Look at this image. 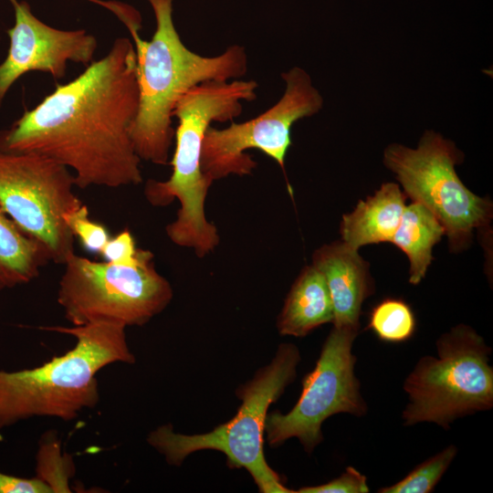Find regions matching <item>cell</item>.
<instances>
[{"label": "cell", "instance_id": "obj_1", "mask_svg": "<svg viewBox=\"0 0 493 493\" xmlns=\"http://www.w3.org/2000/svg\"><path fill=\"white\" fill-rule=\"evenodd\" d=\"M139 109L137 58L128 37L0 131V149L45 155L68 168L80 189L142 182L131 139Z\"/></svg>", "mask_w": 493, "mask_h": 493}, {"label": "cell", "instance_id": "obj_2", "mask_svg": "<svg viewBox=\"0 0 493 493\" xmlns=\"http://www.w3.org/2000/svg\"><path fill=\"white\" fill-rule=\"evenodd\" d=\"M147 1L156 21L149 41L139 35L141 16L123 21L134 41L137 58L139 109L131 139L141 160L165 165L174 139L173 112L180 98L205 81L243 78L247 72L248 59L246 48L239 45L229 46L212 57L193 52L175 28L173 0Z\"/></svg>", "mask_w": 493, "mask_h": 493}, {"label": "cell", "instance_id": "obj_3", "mask_svg": "<svg viewBox=\"0 0 493 493\" xmlns=\"http://www.w3.org/2000/svg\"><path fill=\"white\" fill-rule=\"evenodd\" d=\"M258 84L253 79L210 80L187 90L177 101L173 116L178 120L172 174L165 181L149 180L144 194L152 205L164 206L177 200L175 219L166 235L175 245L194 250L199 257L219 245L216 226L205 215V198L214 183L202 171L205 133L213 121H233L241 115L244 101L257 99Z\"/></svg>", "mask_w": 493, "mask_h": 493}, {"label": "cell", "instance_id": "obj_4", "mask_svg": "<svg viewBox=\"0 0 493 493\" xmlns=\"http://www.w3.org/2000/svg\"><path fill=\"white\" fill-rule=\"evenodd\" d=\"M73 336L75 346L32 369L0 370V431L36 416L71 421L100 401L96 374L105 366L134 363L125 327L112 323L43 328Z\"/></svg>", "mask_w": 493, "mask_h": 493}, {"label": "cell", "instance_id": "obj_5", "mask_svg": "<svg viewBox=\"0 0 493 493\" xmlns=\"http://www.w3.org/2000/svg\"><path fill=\"white\" fill-rule=\"evenodd\" d=\"M299 361L296 345L281 343L272 361L237 388L236 395L242 402L229 421L195 435L175 433L172 425H163L150 432L147 442L173 466H180L189 455L200 450L219 451L230 468H245L260 492H295L267 463L264 434L268 407L294 381Z\"/></svg>", "mask_w": 493, "mask_h": 493}, {"label": "cell", "instance_id": "obj_6", "mask_svg": "<svg viewBox=\"0 0 493 493\" xmlns=\"http://www.w3.org/2000/svg\"><path fill=\"white\" fill-rule=\"evenodd\" d=\"M437 356L420 358L404 390V425L434 423L448 429L455 420L493 407L491 349L473 328L458 324L436 341Z\"/></svg>", "mask_w": 493, "mask_h": 493}, {"label": "cell", "instance_id": "obj_7", "mask_svg": "<svg viewBox=\"0 0 493 493\" xmlns=\"http://www.w3.org/2000/svg\"><path fill=\"white\" fill-rule=\"evenodd\" d=\"M58 282V302L72 326L112 323L142 326L171 302L169 281L147 251L134 266L98 262L71 253Z\"/></svg>", "mask_w": 493, "mask_h": 493}, {"label": "cell", "instance_id": "obj_8", "mask_svg": "<svg viewBox=\"0 0 493 493\" xmlns=\"http://www.w3.org/2000/svg\"><path fill=\"white\" fill-rule=\"evenodd\" d=\"M462 160L455 144L426 131L416 149L393 143L384 151V164L406 196L429 209L447 236L451 251L467 248L475 229L488 226L492 203L473 194L460 180L456 165Z\"/></svg>", "mask_w": 493, "mask_h": 493}, {"label": "cell", "instance_id": "obj_9", "mask_svg": "<svg viewBox=\"0 0 493 493\" xmlns=\"http://www.w3.org/2000/svg\"><path fill=\"white\" fill-rule=\"evenodd\" d=\"M75 186L65 165L37 152L0 149V206L58 264L75 252V238L63 218L83 204Z\"/></svg>", "mask_w": 493, "mask_h": 493}, {"label": "cell", "instance_id": "obj_10", "mask_svg": "<svg viewBox=\"0 0 493 493\" xmlns=\"http://www.w3.org/2000/svg\"><path fill=\"white\" fill-rule=\"evenodd\" d=\"M286 83L282 97L258 116L231 123L223 129L209 126L205 133L201 168L213 182L229 175L251 174L257 163L246 152L261 151L285 172V159L291 146V128L299 120L322 108L323 99L309 75L295 67L282 73Z\"/></svg>", "mask_w": 493, "mask_h": 493}, {"label": "cell", "instance_id": "obj_11", "mask_svg": "<svg viewBox=\"0 0 493 493\" xmlns=\"http://www.w3.org/2000/svg\"><path fill=\"white\" fill-rule=\"evenodd\" d=\"M359 330L334 327L326 338L314 369L302 380L299 400L287 414H267L265 434L268 445L278 447L296 437L310 454L321 443V425L340 413L363 416L367 404L354 373L352 344Z\"/></svg>", "mask_w": 493, "mask_h": 493}, {"label": "cell", "instance_id": "obj_12", "mask_svg": "<svg viewBox=\"0 0 493 493\" xmlns=\"http://www.w3.org/2000/svg\"><path fill=\"white\" fill-rule=\"evenodd\" d=\"M10 2L15 24L7 30L9 48L0 64V108L9 89L25 73L42 71L62 79L69 61L88 67L98 46L96 37L86 30L52 27L32 13L26 1Z\"/></svg>", "mask_w": 493, "mask_h": 493}, {"label": "cell", "instance_id": "obj_13", "mask_svg": "<svg viewBox=\"0 0 493 493\" xmlns=\"http://www.w3.org/2000/svg\"><path fill=\"white\" fill-rule=\"evenodd\" d=\"M312 266L323 275L333 306V326L360 329L363 301L374 292L369 264L342 240L319 247Z\"/></svg>", "mask_w": 493, "mask_h": 493}, {"label": "cell", "instance_id": "obj_14", "mask_svg": "<svg viewBox=\"0 0 493 493\" xmlns=\"http://www.w3.org/2000/svg\"><path fill=\"white\" fill-rule=\"evenodd\" d=\"M406 194L394 183H384L365 200H360L353 211L342 215L341 240L358 250L360 247L391 242L406 206Z\"/></svg>", "mask_w": 493, "mask_h": 493}, {"label": "cell", "instance_id": "obj_15", "mask_svg": "<svg viewBox=\"0 0 493 493\" xmlns=\"http://www.w3.org/2000/svg\"><path fill=\"white\" fill-rule=\"evenodd\" d=\"M333 321V306L326 280L315 267H304L292 284L277 320L281 335L304 337Z\"/></svg>", "mask_w": 493, "mask_h": 493}, {"label": "cell", "instance_id": "obj_16", "mask_svg": "<svg viewBox=\"0 0 493 493\" xmlns=\"http://www.w3.org/2000/svg\"><path fill=\"white\" fill-rule=\"evenodd\" d=\"M50 260L47 248L25 233L0 206V291L31 282Z\"/></svg>", "mask_w": 493, "mask_h": 493}, {"label": "cell", "instance_id": "obj_17", "mask_svg": "<svg viewBox=\"0 0 493 493\" xmlns=\"http://www.w3.org/2000/svg\"><path fill=\"white\" fill-rule=\"evenodd\" d=\"M444 235L443 226L429 209L417 202L406 205L391 242L408 257L409 283L417 285L425 278L433 247Z\"/></svg>", "mask_w": 493, "mask_h": 493}, {"label": "cell", "instance_id": "obj_18", "mask_svg": "<svg viewBox=\"0 0 493 493\" xmlns=\"http://www.w3.org/2000/svg\"><path fill=\"white\" fill-rule=\"evenodd\" d=\"M368 329L383 341L400 343L414 335L416 320L412 308L404 299L386 298L372 309Z\"/></svg>", "mask_w": 493, "mask_h": 493}, {"label": "cell", "instance_id": "obj_19", "mask_svg": "<svg viewBox=\"0 0 493 493\" xmlns=\"http://www.w3.org/2000/svg\"><path fill=\"white\" fill-rule=\"evenodd\" d=\"M457 453L455 445H450L439 453L416 466L397 483L382 488L380 493H429L439 482Z\"/></svg>", "mask_w": 493, "mask_h": 493}, {"label": "cell", "instance_id": "obj_20", "mask_svg": "<svg viewBox=\"0 0 493 493\" xmlns=\"http://www.w3.org/2000/svg\"><path fill=\"white\" fill-rule=\"evenodd\" d=\"M63 218L74 238L79 239L87 251L100 255L110 236L105 226L89 218L84 203L64 214Z\"/></svg>", "mask_w": 493, "mask_h": 493}, {"label": "cell", "instance_id": "obj_21", "mask_svg": "<svg viewBox=\"0 0 493 493\" xmlns=\"http://www.w3.org/2000/svg\"><path fill=\"white\" fill-rule=\"evenodd\" d=\"M148 250L138 248L129 229H124L110 237L100 255L104 260L115 265L134 266L145 256Z\"/></svg>", "mask_w": 493, "mask_h": 493}, {"label": "cell", "instance_id": "obj_22", "mask_svg": "<svg viewBox=\"0 0 493 493\" xmlns=\"http://www.w3.org/2000/svg\"><path fill=\"white\" fill-rule=\"evenodd\" d=\"M366 476L353 467H348L338 477L318 486L299 488L298 493H367Z\"/></svg>", "mask_w": 493, "mask_h": 493}, {"label": "cell", "instance_id": "obj_23", "mask_svg": "<svg viewBox=\"0 0 493 493\" xmlns=\"http://www.w3.org/2000/svg\"><path fill=\"white\" fill-rule=\"evenodd\" d=\"M53 489L37 476L18 477L0 472V493H51Z\"/></svg>", "mask_w": 493, "mask_h": 493}]
</instances>
